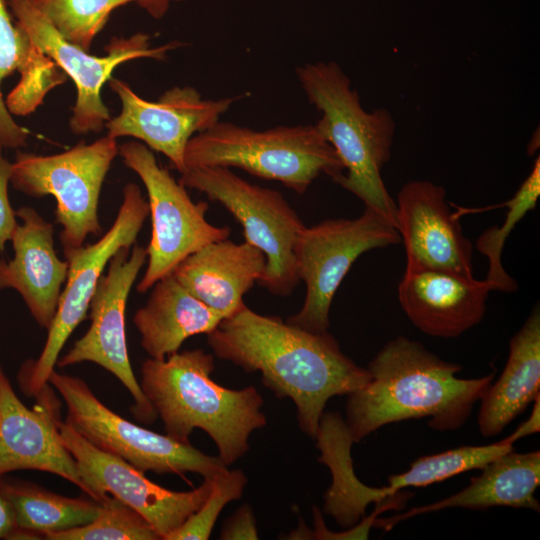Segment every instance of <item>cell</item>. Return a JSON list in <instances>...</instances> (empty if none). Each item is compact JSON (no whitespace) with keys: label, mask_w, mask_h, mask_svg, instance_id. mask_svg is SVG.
Listing matches in <instances>:
<instances>
[{"label":"cell","mask_w":540,"mask_h":540,"mask_svg":"<svg viewBox=\"0 0 540 540\" xmlns=\"http://www.w3.org/2000/svg\"><path fill=\"white\" fill-rule=\"evenodd\" d=\"M214 354L247 372L259 371L277 398H290L300 429L315 438L328 400L363 388L367 368L346 356L328 332H312L247 306L207 334Z\"/></svg>","instance_id":"obj_1"},{"label":"cell","mask_w":540,"mask_h":540,"mask_svg":"<svg viewBox=\"0 0 540 540\" xmlns=\"http://www.w3.org/2000/svg\"><path fill=\"white\" fill-rule=\"evenodd\" d=\"M367 369L370 381L348 394L346 403L345 422L354 443L408 419L428 418L433 430L454 431L467 421L495 376L460 378L461 365L405 336L385 344Z\"/></svg>","instance_id":"obj_2"},{"label":"cell","mask_w":540,"mask_h":540,"mask_svg":"<svg viewBox=\"0 0 540 540\" xmlns=\"http://www.w3.org/2000/svg\"><path fill=\"white\" fill-rule=\"evenodd\" d=\"M214 357L202 349L165 359H146L140 387L164 425L166 435L190 443L194 429L206 432L229 466L249 450V436L266 425L263 399L254 386L233 390L211 379Z\"/></svg>","instance_id":"obj_3"},{"label":"cell","mask_w":540,"mask_h":540,"mask_svg":"<svg viewBox=\"0 0 540 540\" xmlns=\"http://www.w3.org/2000/svg\"><path fill=\"white\" fill-rule=\"evenodd\" d=\"M296 75L309 102L321 113L316 127L344 166L336 183L397 229L396 202L381 176L395 133L391 113L384 108L365 111L349 77L335 62L307 63L296 69Z\"/></svg>","instance_id":"obj_4"},{"label":"cell","mask_w":540,"mask_h":540,"mask_svg":"<svg viewBox=\"0 0 540 540\" xmlns=\"http://www.w3.org/2000/svg\"><path fill=\"white\" fill-rule=\"evenodd\" d=\"M186 168L220 166L282 183L303 194L321 174L336 183L344 174L332 145L316 125L279 126L263 131L218 121L188 142Z\"/></svg>","instance_id":"obj_5"},{"label":"cell","mask_w":540,"mask_h":540,"mask_svg":"<svg viewBox=\"0 0 540 540\" xmlns=\"http://www.w3.org/2000/svg\"><path fill=\"white\" fill-rule=\"evenodd\" d=\"M180 174L183 186L226 208L241 224L245 241L265 254L266 267L258 284L273 295H290L300 282L294 248L306 226L284 196L226 167L186 168Z\"/></svg>","instance_id":"obj_6"},{"label":"cell","mask_w":540,"mask_h":540,"mask_svg":"<svg viewBox=\"0 0 540 540\" xmlns=\"http://www.w3.org/2000/svg\"><path fill=\"white\" fill-rule=\"evenodd\" d=\"M48 383L66 404V424L90 444L144 473L176 474L183 478L187 473H196L212 479L228 469L219 457L136 425L113 412L79 377L53 370Z\"/></svg>","instance_id":"obj_7"},{"label":"cell","mask_w":540,"mask_h":540,"mask_svg":"<svg viewBox=\"0 0 540 540\" xmlns=\"http://www.w3.org/2000/svg\"><path fill=\"white\" fill-rule=\"evenodd\" d=\"M149 215V205L138 185L123 188V200L112 226L95 243L64 249L68 273L44 347L37 359L26 360L17 373L22 393L35 397L48 383L60 352L87 317L91 299L110 259L132 247Z\"/></svg>","instance_id":"obj_8"},{"label":"cell","mask_w":540,"mask_h":540,"mask_svg":"<svg viewBox=\"0 0 540 540\" xmlns=\"http://www.w3.org/2000/svg\"><path fill=\"white\" fill-rule=\"evenodd\" d=\"M118 154L116 139L108 135L54 155L17 152L10 183L31 197L52 195L57 202L56 221L62 226L63 250L80 247L88 235H98L102 230L100 193Z\"/></svg>","instance_id":"obj_9"},{"label":"cell","mask_w":540,"mask_h":540,"mask_svg":"<svg viewBox=\"0 0 540 540\" xmlns=\"http://www.w3.org/2000/svg\"><path fill=\"white\" fill-rule=\"evenodd\" d=\"M126 167L142 180L148 195L152 233L147 251V268L137 284L145 293L161 278L205 245L227 239L231 230L206 219L209 209L205 201L193 202L186 187L175 180L157 162L152 150L140 141L119 146Z\"/></svg>","instance_id":"obj_10"},{"label":"cell","mask_w":540,"mask_h":540,"mask_svg":"<svg viewBox=\"0 0 540 540\" xmlns=\"http://www.w3.org/2000/svg\"><path fill=\"white\" fill-rule=\"evenodd\" d=\"M401 241L398 230L368 207L354 219H328L305 227L294 254L306 296L301 309L287 322L312 332L328 331L333 298L357 258Z\"/></svg>","instance_id":"obj_11"},{"label":"cell","mask_w":540,"mask_h":540,"mask_svg":"<svg viewBox=\"0 0 540 540\" xmlns=\"http://www.w3.org/2000/svg\"><path fill=\"white\" fill-rule=\"evenodd\" d=\"M7 5L34 46L74 82L77 95L70 129L76 135L98 133L110 120L101 91L118 65L138 58L163 60L169 51L181 45L172 42L151 47L150 36L137 33L128 38H113L105 48L107 54L95 56L63 38L29 0H7Z\"/></svg>","instance_id":"obj_12"},{"label":"cell","mask_w":540,"mask_h":540,"mask_svg":"<svg viewBox=\"0 0 540 540\" xmlns=\"http://www.w3.org/2000/svg\"><path fill=\"white\" fill-rule=\"evenodd\" d=\"M147 261L145 247H123L110 259L89 305L90 326L71 349L59 357L60 368L92 362L110 372L130 393L134 403L130 413L142 424H152L158 417L144 396L130 363L125 313L129 293Z\"/></svg>","instance_id":"obj_13"},{"label":"cell","mask_w":540,"mask_h":540,"mask_svg":"<svg viewBox=\"0 0 540 540\" xmlns=\"http://www.w3.org/2000/svg\"><path fill=\"white\" fill-rule=\"evenodd\" d=\"M59 431L88 497L99 502L108 495L119 499L142 515L162 540L197 511L211 492L210 478L190 491L164 488L125 460L90 444L65 422H60Z\"/></svg>","instance_id":"obj_14"},{"label":"cell","mask_w":540,"mask_h":540,"mask_svg":"<svg viewBox=\"0 0 540 540\" xmlns=\"http://www.w3.org/2000/svg\"><path fill=\"white\" fill-rule=\"evenodd\" d=\"M109 84L120 99L121 111L106 123L107 135L140 140L165 155L179 173L185 170L184 154L189 140L217 123L238 98L203 99L193 87L176 86L156 101H148L119 79L111 78Z\"/></svg>","instance_id":"obj_15"},{"label":"cell","mask_w":540,"mask_h":540,"mask_svg":"<svg viewBox=\"0 0 540 540\" xmlns=\"http://www.w3.org/2000/svg\"><path fill=\"white\" fill-rule=\"evenodd\" d=\"M27 407L0 364V477L18 470L55 474L83 491L76 462L62 442L60 402L50 384Z\"/></svg>","instance_id":"obj_16"},{"label":"cell","mask_w":540,"mask_h":540,"mask_svg":"<svg viewBox=\"0 0 540 540\" xmlns=\"http://www.w3.org/2000/svg\"><path fill=\"white\" fill-rule=\"evenodd\" d=\"M397 230L406 267L430 268L473 279V245L450 211L442 186L427 180L405 183L397 194Z\"/></svg>","instance_id":"obj_17"},{"label":"cell","mask_w":540,"mask_h":540,"mask_svg":"<svg viewBox=\"0 0 540 540\" xmlns=\"http://www.w3.org/2000/svg\"><path fill=\"white\" fill-rule=\"evenodd\" d=\"M0 0V143L4 148L26 145L29 131L13 116H26L65 80L64 73L31 42Z\"/></svg>","instance_id":"obj_18"},{"label":"cell","mask_w":540,"mask_h":540,"mask_svg":"<svg viewBox=\"0 0 540 540\" xmlns=\"http://www.w3.org/2000/svg\"><path fill=\"white\" fill-rule=\"evenodd\" d=\"M18 223L10 242L14 255L0 259V290L13 289L31 316L46 330L52 324L68 273L54 247V227L34 208L16 210Z\"/></svg>","instance_id":"obj_19"},{"label":"cell","mask_w":540,"mask_h":540,"mask_svg":"<svg viewBox=\"0 0 540 540\" xmlns=\"http://www.w3.org/2000/svg\"><path fill=\"white\" fill-rule=\"evenodd\" d=\"M492 287L485 280L430 268L406 267L398 286L400 305L423 333L456 338L484 317Z\"/></svg>","instance_id":"obj_20"},{"label":"cell","mask_w":540,"mask_h":540,"mask_svg":"<svg viewBox=\"0 0 540 540\" xmlns=\"http://www.w3.org/2000/svg\"><path fill=\"white\" fill-rule=\"evenodd\" d=\"M265 267L260 249L227 238L189 255L172 274L194 297L227 318L246 306L243 296L259 282Z\"/></svg>","instance_id":"obj_21"},{"label":"cell","mask_w":540,"mask_h":540,"mask_svg":"<svg viewBox=\"0 0 540 540\" xmlns=\"http://www.w3.org/2000/svg\"><path fill=\"white\" fill-rule=\"evenodd\" d=\"M481 474L471 478L461 491L435 503L414 507L409 511L375 520L386 530L410 517L436 512L447 508L485 510L495 506L527 508L536 512L540 505L535 491L540 484V452L516 453L513 450L492 460L481 469Z\"/></svg>","instance_id":"obj_22"},{"label":"cell","mask_w":540,"mask_h":540,"mask_svg":"<svg viewBox=\"0 0 540 540\" xmlns=\"http://www.w3.org/2000/svg\"><path fill=\"white\" fill-rule=\"evenodd\" d=\"M223 319L170 274L152 286L133 322L145 352L150 358L162 360L179 351L186 339L212 332Z\"/></svg>","instance_id":"obj_23"},{"label":"cell","mask_w":540,"mask_h":540,"mask_svg":"<svg viewBox=\"0 0 540 540\" xmlns=\"http://www.w3.org/2000/svg\"><path fill=\"white\" fill-rule=\"evenodd\" d=\"M540 395V312L535 307L511 338L503 372L483 394L478 427L493 437L522 414Z\"/></svg>","instance_id":"obj_24"},{"label":"cell","mask_w":540,"mask_h":540,"mask_svg":"<svg viewBox=\"0 0 540 540\" xmlns=\"http://www.w3.org/2000/svg\"><path fill=\"white\" fill-rule=\"evenodd\" d=\"M315 439L321 452L319 461L332 474V484L324 494V512L341 527H353L370 503L384 502L381 489L368 487L355 476L350 453L354 442L339 413H323Z\"/></svg>","instance_id":"obj_25"},{"label":"cell","mask_w":540,"mask_h":540,"mask_svg":"<svg viewBox=\"0 0 540 540\" xmlns=\"http://www.w3.org/2000/svg\"><path fill=\"white\" fill-rule=\"evenodd\" d=\"M3 489L14 508L17 527L43 539L48 533L88 524L101 510V502L92 498L67 497L29 481L3 476Z\"/></svg>","instance_id":"obj_26"},{"label":"cell","mask_w":540,"mask_h":540,"mask_svg":"<svg viewBox=\"0 0 540 540\" xmlns=\"http://www.w3.org/2000/svg\"><path fill=\"white\" fill-rule=\"evenodd\" d=\"M514 441L506 438L482 446H461L441 453L422 456L401 474L391 475L383 487L388 496L404 488L425 487L473 469H482L492 460L513 450Z\"/></svg>","instance_id":"obj_27"},{"label":"cell","mask_w":540,"mask_h":540,"mask_svg":"<svg viewBox=\"0 0 540 540\" xmlns=\"http://www.w3.org/2000/svg\"><path fill=\"white\" fill-rule=\"evenodd\" d=\"M540 196V159L534 162L529 176L523 181L514 196L494 207H484L482 209L460 208V217L464 212H481L492 208L506 207L508 212L503 224L499 227H491L483 232L476 241V249L487 257L488 271L484 279L492 287V291L511 293L517 290L518 286L515 280L509 276L502 265V251L507 238L517 223L522 220L527 212L535 208Z\"/></svg>","instance_id":"obj_28"},{"label":"cell","mask_w":540,"mask_h":540,"mask_svg":"<svg viewBox=\"0 0 540 540\" xmlns=\"http://www.w3.org/2000/svg\"><path fill=\"white\" fill-rule=\"evenodd\" d=\"M70 43L90 51L97 34L116 8L135 0H29Z\"/></svg>","instance_id":"obj_29"},{"label":"cell","mask_w":540,"mask_h":540,"mask_svg":"<svg viewBox=\"0 0 540 540\" xmlns=\"http://www.w3.org/2000/svg\"><path fill=\"white\" fill-rule=\"evenodd\" d=\"M48 540H159L145 518L119 499L108 495L101 501L98 516L90 523L48 533Z\"/></svg>","instance_id":"obj_30"},{"label":"cell","mask_w":540,"mask_h":540,"mask_svg":"<svg viewBox=\"0 0 540 540\" xmlns=\"http://www.w3.org/2000/svg\"><path fill=\"white\" fill-rule=\"evenodd\" d=\"M247 483L241 470H226L212 478L211 492L197 511L165 540H207L227 503L239 499Z\"/></svg>","instance_id":"obj_31"},{"label":"cell","mask_w":540,"mask_h":540,"mask_svg":"<svg viewBox=\"0 0 540 540\" xmlns=\"http://www.w3.org/2000/svg\"><path fill=\"white\" fill-rule=\"evenodd\" d=\"M3 149L0 143V251L10 242L18 225L16 211L12 208L8 195L12 163L3 155Z\"/></svg>","instance_id":"obj_32"},{"label":"cell","mask_w":540,"mask_h":540,"mask_svg":"<svg viewBox=\"0 0 540 540\" xmlns=\"http://www.w3.org/2000/svg\"><path fill=\"white\" fill-rule=\"evenodd\" d=\"M223 540H257L258 532L252 509L242 505L225 523L220 533Z\"/></svg>","instance_id":"obj_33"},{"label":"cell","mask_w":540,"mask_h":540,"mask_svg":"<svg viewBox=\"0 0 540 540\" xmlns=\"http://www.w3.org/2000/svg\"><path fill=\"white\" fill-rule=\"evenodd\" d=\"M16 528L15 511L3 489V477H0V539H10Z\"/></svg>","instance_id":"obj_34"},{"label":"cell","mask_w":540,"mask_h":540,"mask_svg":"<svg viewBox=\"0 0 540 540\" xmlns=\"http://www.w3.org/2000/svg\"><path fill=\"white\" fill-rule=\"evenodd\" d=\"M534 406L530 417L525 420L512 434L509 436L514 442L540 431V395L533 401Z\"/></svg>","instance_id":"obj_35"},{"label":"cell","mask_w":540,"mask_h":540,"mask_svg":"<svg viewBox=\"0 0 540 540\" xmlns=\"http://www.w3.org/2000/svg\"><path fill=\"white\" fill-rule=\"evenodd\" d=\"M172 1L180 0H135L141 8L156 19H160L165 15Z\"/></svg>","instance_id":"obj_36"}]
</instances>
